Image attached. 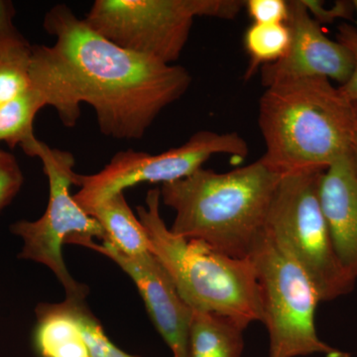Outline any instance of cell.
I'll list each match as a JSON object with an SVG mask.
<instances>
[{
	"label": "cell",
	"mask_w": 357,
	"mask_h": 357,
	"mask_svg": "<svg viewBox=\"0 0 357 357\" xmlns=\"http://www.w3.org/2000/svg\"><path fill=\"white\" fill-rule=\"evenodd\" d=\"M244 6L256 24H287L289 6L285 0H248Z\"/></svg>",
	"instance_id": "obj_22"
},
{
	"label": "cell",
	"mask_w": 357,
	"mask_h": 357,
	"mask_svg": "<svg viewBox=\"0 0 357 357\" xmlns=\"http://www.w3.org/2000/svg\"><path fill=\"white\" fill-rule=\"evenodd\" d=\"M287 25L291 45L285 57L261 69L265 88L282 82L307 77H323L347 83L354 70L351 54L340 42L324 34L321 25L312 17L302 0L288 1Z\"/></svg>",
	"instance_id": "obj_10"
},
{
	"label": "cell",
	"mask_w": 357,
	"mask_h": 357,
	"mask_svg": "<svg viewBox=\"0 0 357 357\" xmlns=\"http://www.w3.org/2000/svg\"><path fill=\"white\" fill-rule=\"evenodd\" d=\"M52 46L32 45L31 86L67 128L81 117V105L96 112L100 132L138 140L166 107L187 93L192 77L184 67L160 62L117 46L66 6L45 14Z\"/></svg>",
	"instance_id": "obj_1"
},
{
	"label": "cell",
	"mask_w": 357,
	"mask_h": 357,
	"mask_svg": "<svg viewBox=\"0 0 357 357\" xmlns=\"http://www.w3.org/2000/svg\"><path fill=\"white\" fill-rule=\"evenodd\" d=\"M238 0H96L84 22L126 50L173 65L197 17L236 18Z\"/></svg>",
	"instance_id": "obj_7"
},
{
	"label": "cell",
	"mask_w": 357,
	"mask_h": 357,
	"mask_svg": "<svg viewBox=\"0 0 357 357\" xmlns=\"http://www.w3.org/2000/svg\"><path fill=\"white\" fill-rule=\"evenodd\" d=\"M161 192L148 191L137 215L150 249L192 310L213 312L244 330L262 319L261 299L250 258L231 257L197 239H185L166 227L160 213Z\"/></svg>",
	"instance_id": "obj_4"
},
{
	"label": "cell",
	"mask_w": 357,
	"mask_h": 357,
	"mask_svg": "<svg viewBox=\"0 0 357 357\" xmlns=\"http://www.w3.org/2000/svg\"><path fill=\"white\" fill-rule=\"evenodd\" d=\"M352 6H354V18H356V20H354V28L357 32V0H354V1H352Z\"/></svg>",
	"instance_id": "obj_26"
},
{
	"label": "cell",
	"mask_w": 357,
	"mask_h": 357,
	"mask_svg": "<svg viewBox=\"0 0 357 357\" xmlns=\"http://www.w3.org/2000/svg\"><path fill=\"white\" fill-rule=\"evenodd\" d=\"M84 211L102 225L105 232L102 241H109L124 255L133 257L151 252L146 230L134 215L123 192Z\"/></svg>",
	"instance_id": "obj_14"
},
{
	"label": "cell",
	"mask_w": 357,
	"mask_h": 357,
	"mask_svg": "<svg viewBox=\"0 0 357 357\" xmlns=\"http://www.w3.org/2000/svg\"><path fill=\"white\" fill-rule=\"evenodd\" d=\"M246 141L236 132L198 131L181 146L159 154L134 150L119 152L102 171L79 175V191L74 195L84 211L141 183L175 182L203 168L211 156L223 154L245 158Z\"/></svg>",
	"instance_id": "obj_9"
},
{
	"label": "cell",
	"mask_w": 357,
	"mask_h": 357,
	"mask_svg": "<svg viewBox=\"0 0 357 357\" xmlns=\"http://www.w3.org/2000/svg\"><path fill=\"white\" fill-rule=\"evenodd\" d=\"M255 268L262 319L269 340L268 357H351L319 338L314 324L321 302L299 265L279 250L263 232L249 256Z\"/></svg>",
	"instance_id": "obj_8"
},
{
	"label": "cell",
	"mask_w": 357,
	"mask_h": 357,
	"mask_svg": "<svg viewBox=\"0 0 357 357\" xmlns=\"http://www.w3.org/2000/svg\"><path fill=\"white\" fill-rule=\"evenodd\" d=\"M31 47L0 57V107L31 88Z\"/></svg>",
	"instance_id": "obj_18"
},
{
	"label": "cell",
	"mask_w": 357,
	"mask_h": 357,
	"mask_svg": "<svg viewBox=\"0 0 357 357\" xmlns=\"http://www.w3.org/2000/svg\"><path fill=\"white\" fill-rule=\"evenodd\" d=\"M312 18L321 24H330L337 20H352L354 18L352 1L337 0L332 6L326 7L319 0H302Z\"/></svg>",
	"instance_id": "obj_23"
},
{
	"label": "cell",
	"mask_w": 357,
	"mask_h": 357,
	"mask_svg": "<svg viewBox=\"0 0 357 357\" xmlns=\"http://www.w3.org/2000/svg\"><path fill=\"white\" fill-rule=\"evenodd\" d=\"M258 124L266 151L261 159L281 175L325 171L351 156L357 132V103L323 77L268 86Z\"/></svg>",
	"instance_id": "obj_2"
},
{
	"label": "cell",
	"mask_w": 357,
	"mask_h": 357,
	"mask_svg": "<svg viewBox=\"0 0 357 357\" xmlns=\"http://www.w3.org/2000/svg\"><path fill=\"white\" fill-rule=\"evenodd\" d=\"M282 176L260 158L225 173L201 168L162 185V201L176 211L171 231L231 257L249 258Z\"/></svg>",
	"instance_id": "obj_3"
},
{
	"label": "cell",
	"mask_w": 357,
	"mask_h": 357,
	"mask_svg": "<svg viewBox=\"0 0 357 357\" xmlns=\"http://www.w3.org/2000/svg\"><path fill=\"white\" fill-rule=\"evenodd\" d=\"M337 39L349 51L354 59L351 76L347 83L340 86V89L349 100L357 103V32L354 26L344 23L338 26Z\"/></svg>",
	"instance_id": "obj_24"
},
{
	"label": "cell",
	"mask_w": 357,
	"mask_h": 357,
	"mask_svg": "<svg viewBox=\"0 0 357 357\" xmlns=\"http://www.w3.org/2000/svg\"><path fill=\"white\" fill-rule=\"evenodd\" d=\"M66 301L81 328L91 357H135L121 351L110 342L100 321L89 311L84 301Z\"/></svg>",
	"instance_id": "obj_19"
},
{
	"label": "cell",
	"mask_w": 357,
	"mask_h": 357,
	"mask_svg": "<svg viewBox=\"0 0 357 357\" xmlns=\"http://www.w3.org/2000/svg\"><path fill=\"white\" fill-rule=\"evenodd\" d=\"M35 347L42 357H91L67 301L36 307Z\"/></svg>",
	"instance_id": "obj_13"
},
{
	"label": "cell",
	"mask_w": 357,
	"mask_h": 357,
	"mask_svg": "<svg viewBox=\"0 0 357 357\" xmlns=\"http://www.w3.org/2000/svg\"><path fill=\"white\" fill-rule=\"evenodd\" d=\"M244 331L227 317L192 310L189 357H241Z\"/></svg>",
	"instance_id": "obj_15"
},
{
	"label": "cell",
	"mask_w": 357,
	"mask_h": 357,
	"mask_svg": "<svg viewBox=\"0 0 357 357\" xmlns=\"http://www.w3.org/2000/svg\"><path fill=\"white\" fill-rule=\"evenodd\" d=\"M319 199L338 259L357 280V173L351 156L325 170Z\"/></svg>",
	"instance_id": "obj_12"
},
{
	"label": "cell",
	"mask_w": 357,
	"mask_h": 357,
	"mask_svg": "<svg viewBox=\"0 0 357 357\" xmlns=\"http://www.w3.org/2000/svg\"><path fill=\"white\" fill-rule=\"evenodd\" d=\"M83 246L107 256L132 279L173 357H189L192 307L182 299L172 279L153 253L133 257L124 255L109 241L98 244L93 239L86 241Z\"/></svg>",
	"instance_id": "obj_11"
},
{
	"label": "cell",
	"mask_w": 357,
	"mask_h": 357,
	"mask_svg": "<svg viewBox=\"0 0 357 357\" xmlns=\"http://www.w3.org/2000/svg\"><path fill=\"white\" fill-rule=\"evenodd\" d=\"M244 45L249 62L245 77H252L264 66L274 64L285 57L291 45V32L287 24H256L246 30Z\"/></svg>",
	"instance_id": "obj_17"
},
{
	"label": "cell",
	"mask_w": 357,
	"mask_h": 357,
	"mask_svg": "<svg viewBox=\"0 0 357 357\" xmlns=\"http://www.w3.org/2000/svg\"><path fill=\"white\" fill-rule=\"evenodd\" d=\"M46 107L38 91L30 88L22 95L0 107V142H6L11 149L26 148L37 139L34 134L35 117Z\"/></svg>",
	"instance_id": "obj_16"
},
{
	"label": "cell",
	"mask_w": 357,
	"mask_h": 357,
	"mask_svg": "<svg viewBox=\"0 0 357 357\" xmlns=\"http://www.w3.org/2000/svg\"><path fill=\"white\" fill-rule=\"evenodd\" d=\"M325 171L286 174L270 204L264 234L284 255L302 268L318 293L328 302L351 293L356 285L338 259L321 199Z\"/></svg>",
	"instance_id": "obj_5"
},
{
	"label": "cell",
	"mask_w": 357,
	"mask_h": 357,
	"mask_svg": "<svg viewBox=\"0 0 357 357\" xmlns=\"http://www.w3.org/2000/svg\"><path fill=\"white\" fill-rule=\"evenodd\" d=\"M24 183V176L17 159L0 149V213L17 196Z\"/></svg>",
	"instance_id": "obj_20"
},
{
	"label": "cell",
	"mask_w": 357,
	"mask_h": 357,
	"mask_svg": "<svg viewBox=\"0 0 357 357\" xmlns=\"http://www.w3.org/2000/svg\"><path fill=\"white\" fill-rule=\"evenodd\" d=\"M351 158L352 161H354V168H356L357 173V132L356 138H354V145H352Z\"/></svg>",
	"instance_id": "obj_25"
},
{
	"label": "cell",
	"mask_w": 357,
	"mask_h": 357,
	"mask_svg": "<svg viewBox=\"0 0 357 357\" xmlns=\"http://www.w3.org/2000/svg\"><path fill=\"white\" fill-rule=\"evenodd\" d=\"M24 152L27 156L37 157L43 164L49 181V202L44 215L38 220H21L10 225L14 236L22 239L18 257L51 269L64 287L67 299L84 301L89 289L75 280L68 271L63 245H81L93 237L105 241V230L70 195V187L79 185V175L74 171L76 162L73 154L51 148L38 139Z\"/></svg>",
	"instance_id": "obj_6"
},
{
	"label": "cell",
	"mask_w": 357,
	"mask_h": 357,
	"mask_svg": "<svg viewBox=\"0 0 357 357\" xmlns=\"http://www.w3.org/2000/svg\"><path fill=\"white\" fill-rule=\"evenodd\" d=\"M15 15L13 2L0 0V57L31 46L14 24Z\"/></svg>",
	"instance_id": "obj_21"
}]
</instances>
